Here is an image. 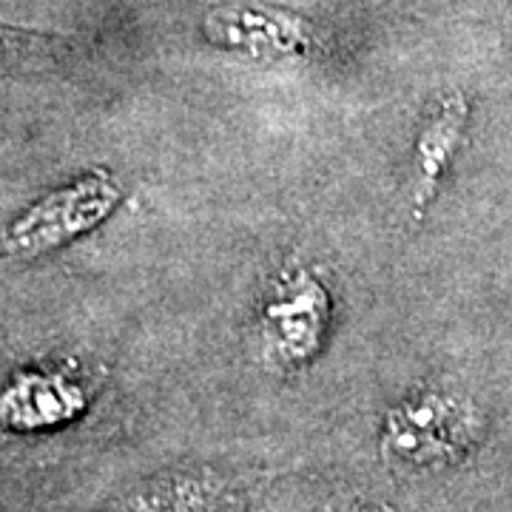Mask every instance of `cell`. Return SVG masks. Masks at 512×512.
Here are the masks:
<instances>
[{"mask_svg":"<svg viewBox=\"0 0 512 512\" xmlns=\"http://www.w3.org/2000/svg\"><path fill=\"white\" fill-rule=\"evenodd\" d=\"M470 410L450 396L424 393L390 410L384 421V456L404 464H444L470 441Z\"/></svg>","mask_w":512,"mask_h":512,"instance_id":"cell-1","label":"cell"},{"mask_svg":"<svg viewBox=\"0 0 512 512\" xmlns=\"http://www.w3.org/2000/svg\"><path fill=\"white\" fill-rule=\"evenodd\" d=\"M325 313H328L325 291L313 282V276L299 274L288 276V282L279 285V293L265 319L274 322L279 342L285 345L282 350L296 362H305L322 342Z\"/></svg>","mask_w":512,"mask_h":512,"instance_id":"cell-2","label":"cell"},{"mask_svg":"<svg viewBox=\"0 0 512 512\" xmlns=\"http://www.w3.org/2000/svg\"><path fill=\"white\" fill-rule=\"evenodd\" d=\"M83 404V390L63 376H20L3 396V421L15 430H40L74 419Z\"/></svg>","mask_w":512,"mask_h":512,"instance_id":"cell-3","label":"cell"},{"mask_svg":"<svg viewBox=\"0 0 512 512\" xmlns=\"http://www.w3.org/2000/svg\"><path fill=\"white\" fill-rule=\"evenodd\" d=\"M222 493V478L208 470L165 473L128 493L114 512H217Z\"/></svg>","mask_w":512,"mask_h":512,"instance_id":"cell-4","label":"cell"},{"mask_svg":"<svg viewBox=\"0 0 512 512\" xmlns=\"http://www.w3.org/2000/svg\"><path fill=\"white\" fill-rule=\"evenodd\" d=\"M464 120H467V106L461 97H450L444 100L441 111L427 123V128L421 131L419 137V205L427 197L430 191L439 183L441 171L447 168L453 151L458 148V140L464 134Z\"/></svg>","mask_w":512,"mask_h":512,"instance_id":"cell-5","label":"cell"}]
</instances>
